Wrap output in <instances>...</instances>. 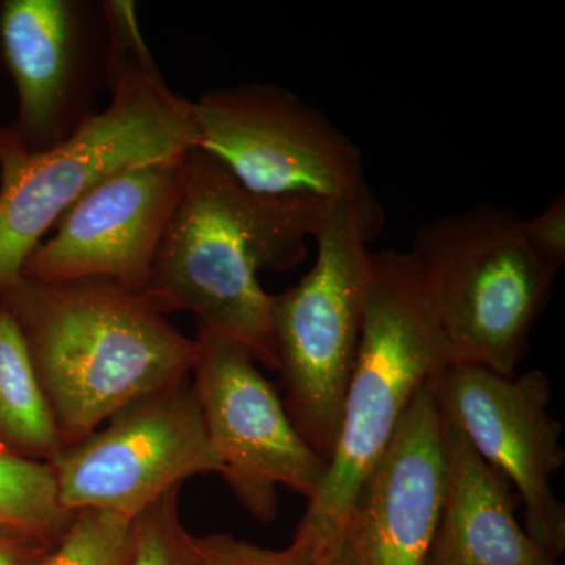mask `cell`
<instances>
[{
    "instance_id": "cell-10",
    "label": "cell",
    "mask_w": 565,
    "mask_h": 565,
    "mask_svg": "<svg viewBox=\"0 0 565 565\" xmlns=\"http://www.w3.org/2000/svg\"><path fill=\"white\" fill-rule=\"evenodd\" d=\"M433 388L445 422L515 489L527 535L559 561L565 505L552 479L564 467L565 448L563 426L550 414L548 375L531 370L509 377L476 364H451L434 379Z\"/></svg>"
},
{
    "instance_id": "cell-2",
    "label": "cell",
    "mask_w": 565,
    "mask_h": 565,
    "mask_svg": "<svg viewBox=\"0 0 565 565\" xmlns=\"http://www.w3.org/2000/svg\"><path fill=\"white\" fill-rule=\"evenodd\" d=\"M330 203L247 191L215 159L193 148L143 294L163 315L191 313L196 323L232 338L256 363L277 371L274 296L264 291L258 275L302 263L305 243Z\"/></svg>"
},
{
    "instance_id": "cell-6",
    "label": "cell",
    "mask_w": 565,
    "mask_h": 565,
    "mask_svg": "<svg viewBox=\"0 0 565 565\" xmlns=\"http://www.w3.org/2000/svg\"><path fill=\"white\" fill-rule=\"evenodd\" d=\"M509 207L476 206L419 226L414 256L455 364L515 375L556 270Z\"/></svg>"
},
{
    "instance_id": "cell-3",
    "label": "cell",
    "mask_w": 565,
    "mask_h": 565,
    "mask_svg": "<svg viewBox=\"0 0 565 565\" xmlns=\"http://www.w3.org/2000/svg\"><path fill=\"white\" fill-rule=\"evenodd\" d=\"M20 327L62 449L140 397L191 377L195 338L145 294L103 278L0 286Z\"/></svg>"
},
{
    "instance_id": "cell-4",
    "label": "cell",
    "mask_w": 565,
    "mask_h": 565,
    "mask_svg": "<svg viewBox=\"0 0 565 565\" xmlns=\"http://www.w3.org/2000/svg\"><path fill=\"white\" fill-rule=\"evenodd\" d=\"M455 364L411 252L373 253L362 334L327 473L297 531L321 563L348 541L364 479L416 394Z\"/></svg>"
},
{
    "instance_id": "cell-7",
    "label": "cell",
    "mask_w": 565,
    "mask_h": 565,
    "mask_svg": "<svg viewBox=\"0 0 565 565\" xmlns=\"http://www.w3.org/2000/svg\"><path fill=\"white\" fill-rule=\"evenodd\" d=\"M196 150L270 199L333 202L366 191L359 147L296 93L241 84L192 103Z\"/></svg>"
},
{
    "instance_id": "cell-1",
    "label": "cell",
    "mask_w": 565,
    "mask_h": 565,
    "mask_svg": "<svg viewBox=\"0 0 565 565\" xmlns=\"http://www.w3.org/2000/svg\"><path fill=\"white\" fill-rule=\"evenodd\" d=\"M109 106L50 150L29 151L0 128V286L54 223L104 181L147 163L181 159L196 148L192 103L163 81L131 0L103 3Z\"/></svg>"
},
{
    "instance_id": "cell-20",
    "label": "cell",
    "mask_w": 565,
    "mask_h": 565,
    "mask_svg": "<svg viewBox=\"0 0 565 565\" xmlns=\"http://www.w3.org/2000/svg\"><path fill=\"white\" fill-rule=\"evenodd\" d=\"M523 237L534 255L552 269L565 263V195L559 193L541 214L522 221Z\"/></svg>"
},
{
    "instance_id": "cell-19",
    "label": "cell",
    "mask_w": 565,
    "mask_h": 565,
    "mask_svg": "<svg viewBox=\"0 0 565 565\" xmlns=\"http://www.w3.org/2000/svg\"><path fill=\"white\" fill-rule=\"evenodd\" d=\"M199 565H318L321 553L310 534L296 531L291 545L267 548L233 534L193 535Z\"/></svg>"
},
{
    "instance_id": "cell-18",
    "label": "cell",
    "mask_w": 565,
    "mask_h": 565,
    "mask_svg": "<svg viewBox=\"0 0 565 565\" xmlns=\"http://www.w3.org/2000/svg\"><path fill=\"white\" fill-rule=\"evenodd\" d=\"M181 487L170 490L134 519L128 565H199L193 535L180 511Z\"/></svg>"
},
{
    "instance_id": "cell-12",
    "label": "cell",
    "mask_w": 565,
    "mask_h": 565,
    "mask_svg": "<svg viewBox=\"0 0 565 565\" xmlns=\"http://www.w3.org/2000/svg\"><path fill=\"white\" fill-rule=\"evenodd\" d=\"M95 20L73 0L0 3V52L18 95L7 128L25 150H50L95 114Z\"/></svg>"
},
{
    "instance_id": "cell-5",
    "label": "cell",
    "mask_w": 565,
    "mask_h": 565,
    "mask_svg": "<svg viewBox=\"0 0 565 565\" xmlns=\"http://www.w3.org/2000/svg\"><path fill=\"white\" fill-rule=\"evenodd\" d=\"M384 223L370 189L334 200L316 230V259L273 299L277 371L286 411L307 444L332 456L373 274L367 244Z\"/></svg>"
},
{
    "instance_id": "cell-8",
    "label": "cell",
    "mask_w": 565,
    "mask_h": 565,
    "mask_svg": "<svg viewBox=\"0 0 565 565\" xmlns=\"http://www.w3.org/2000/svg\"><path fill=\"white\" fill-rule=\"evenodd\" d=\"M51 467L65 511L129 520L185 479L223 471L191 377L126 405Z\"/></svg>"
},
{
    "instance_id": "cell-17",
    "label": "cell",
    "mask_w": 565,
    "mask_h": 565,
    "mask_svg": "<svg viewBox=\"0 0 565 565\" xmlns=\"http://www.w3.org/2000/svg\"><path fill=\"white\" fill-rule=\"evenodd\" d=\"M134 520L103 511H79L40 565H128Z\"/></svg>"
},
{
    "instance_id": "cell-15",
    "label": "cell",
    "mask_w": 565,
    "mask_h": 565,
    "mask_svg": "<svg viewBox=\"0 0 565 565\" xmlns=\"http://www.w3.org/2000/svg\"><path fill=\"white\" fill-rule=\"evenodd\" d=\"M0 449L51 463L62 451L31 353L10 311L0 302Z\"/></svg>"
},
{
    "instance_id": "cell-16",
    "label": "cell",
    "mask_w": 565,
    "mask_h": 565,
    "mask_svg": "<svg viewBox=\"0 0 565 565\" xmlns=\"http://www.w3.org/2000/svg\"><path fill=\"white\" fill-rule=\"evenodd\" d=\"M74 515L58 501L51 463L0 449V527L57 544Z\"/></svg>"
},
{
    "instance_id": "cell-9",
    "label": "cell",
    "mask_w": 565,
    "mask_h": 565,
    "mask_svg": "<svg viewBox=\"0 0 565 565\" xmlns=\"http://www.w3.org/2000/svg\"><path fill=\"white\" fill-rule=\"evenodd\" d=\"M195 343L191 381L221 476L245 511L267 525L277 516V487L310 501L329 463L294 426L244 345L203 323H196Z\"/></svg>"
},
{
    "instance_id": "cell-14",
    "label": "cell",
    "mask_w": 565,
    "mask_h": 565,
    "mask_svg": "<svg viewBox=\"0 0 565 565\" xmlns=\"http://www.w3.org/2000/svg\"><path fill=\"white\" fill-rule=\"evenodd\" d=\"M448 490L427 565H559L515 516L516 494L445 422Z\"/></svg>"
},
{
    "instance_id": "cell-13",
    "label": "cell",
    "mask_w": 565,
    "mask_h": 565,
    "mask_svg": "<svg viewBox=\"0 0 565 565\" xmlns=\"http://www.w3.org/2000/svg\"><path fill=\"white\" fill-rule=\"evenodd\" d=\"M433 382L364 479L348 535L356 565L429 563L448 490L445 419Z\"/></svg>"
},
{
    "instance_id": "cell-11",
    "label": "cell",
    "mask_w": 565,
    "mask_h": 565,
    "mask_svg": "<svg viewBox=\"0 0 565 565\" xmlns=\"http://www.w3.org/2000/svg\"><path fill=\"white\" fill-rule=\"evenodd\" d=\"M185 156L136 167L82 196L62 215L55 234L25 259L22 277L41 282L103 278L143 294L181 199Z\"/></svg>"
},
{
    "instance_id": "cell-21",
    "label": "cell",
    "mask_w": 565,
    "mask_h": 565,
    "mask_svg": "<svg viewBox=\"0 0 565 565\" xmlns=\"http://www.w3.org/2000/svg\"><path fill=\"white\" fill-rule=\"evenodd\" d=\"M55 544L0 527V565H40Z\"/></svg>"
},
{
    "instance_id": "cell-22",
    "label": "cell",
    "mask_w": 565,
    "mask_h": 565,
    "mask_svg": "<svg viewBox=\"0 0 565 565\" xmlns=\"http://www.w3.org/2000/svg\"><path fill=\"white\" fill-rule=\"evenodd\" d=\"M318 565H356L349 539L338 552H334L332 556L327 557V559H323Z\"/></svg>"
}]
</instances>
